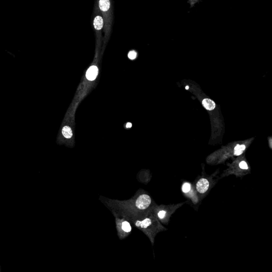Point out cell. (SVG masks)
Listing matches in <instances>:
<instances>
[{"instance_id": "obj_7", "label": "cell", "mask_w": 272, "mask_h": 272, "mask_svg": "<svg viewBox=\"0 0 272 272\" xmlns=\"http://www.w3.org/2000/svg\"><path fill=\"white\" fill-rule=\"evenodd\" d=\"M152 224L151 220L149 218H146L143 221H137L136 226H140L142 228H147L148 226H151Z\"/></svg>"}, {"instance_id": "obj_10", "label": "cell", "mask_w": 272, "mask_h": 272, "mask_svg": "<svg viewBox=\"0 0 272 272\" xmlns=\"http://www.w3.org/2000/svg\"><path fill=\"white\" fill-rule=\"evenodd\" d=\"M122 228L123 230V231H125V232H129L131 230V226L127 222H123L122 225Z\"/></svg>"}, {"instance_id": "obj_4", "label": "cell", "mask_w": 272, "mask_h": 272, "mask_svg": "<svg viewBox=\"0 0 272 272\" xmlns=\"http://www.w3.org/2000/svg\"><path fill=\"white\" fill-rule=\"evenodd\" d=\"M210 186V183L205 178L200 179L197 183L196 189L199 193L204 194L208 190Z\"/></svg>"}, {"instance_id": "obj_16", "label": "cell", "mask_w": 272, "mask_h": 272, "mask_svg": "<svg viewBox=\"0 0 272 272\" xmlns=\"http://www.w3.org/2000/svg\"><path fill=\"white\" fill-rule=\"evenodd\" d=\"M132 126V124L131 123H128L127 125H126V127L127 128H131Z\"/></svg>"}, {"instance_id": "obj_2", "label": "cell", "mask_w": 272, "mask_h": 272, "mask_svg": "<svg viewBox=\"0 0 272 272\" xmlns=\"http://www.w3.org/2000/svg\"><path fill=\"white\" fill-rule=\"evenodd\" d=\"M93 19V27L96 32V36H102V31L104 26V21L101 12L98 7L95 9Z\"/></svg>"}, {"instance_id": "obj_15", "label": "cell", "mask_w": 272, "mask_h": 272, "mask_svg": "<svg viewBox=\"0 0 272 272\" xmlns=\"http://www.w3.org/2000/svg\"><path fill=\"white\" fill-rule=\"evenodd\" d=\"M199 0H189V2L190 3L191 7H192Z\"/></svg>"}, {"instance_id": "obj_3", "label": "cell", "mask_w": 272, "mask_h": 272, "mask_svg": "<svg viewBox=\"0 0 272 272\" xmlns=\"http://www.w3.org/2000/svg\"><path fill=\"white\" fill-rule=\"evenodd\" d=\"M151 203V197L147 194H143L140 196L137 199L136 205L139 210H145L149 206Z\"/></svg>"}, {"instance_id": "obj_14", "label": "cell", "mask_w": 272, "mask_h": 272, "mask_svg": "<svg viewBox=\"0 0 272 272\" xmlns=\"http://www.w3.org/2000/svg\"><path fill=\"white\" fill-rule=\"evenodd\" d=\"M165 215H166V212L164 210H161L159 213L158 216L160 218H163L165 216Z\"/></svg>"}, {"instance_id": "obj_1", "label": "cell", "mask_w": 272, "mask_h": 272, "mask_svg": "<svg viewBox=\"0 0 272 272\" xmlns=\"http://www.w3.org/2000/svg\"><path fill=\"white\" fill-rule=\"evenodd\" d=\"M98 7L104 19L105 37H109L112 21L111 0H98Z\"/></svg>"}, {"instance_id": "obj_9", "label": "cell", "mask_w": 272, "mask_h": 272, "mask_svg": "<svg viewBox=\"0 0 272 272\" xmlns=\"http://www.w3.org/2000/svg\"><path fill=\"white\" fill-rule=\"evenodd\" d=\"M245 146L243 145H238L236 146V147L234 148V154L235 155L239 156L242 154L243 151L245 150Z\"/></svg>"}, {"instance_id": "obj_13", "label": "cell", "mask_w": 272, "mask_h": 272, "mask_svg": "<svg viewBox=\"0 0 272 272\" xmlns=\"http://www.w3.org/2000/svg\"><path fill=\"white\" fill-rule=\"evenodd\" d=\"M239 167L242 169H244V170H247L248 169V165L245 161H242L241 162H240V163L239 164Z\"/></svg>"}, {"instance_id": "obj_8", "label": "cell", "mask_w": 272, "mask_h": 272, "mask_svg": "<svg viewBox=\"0 0 272 272\" xmlns=\"http://www.w3.org/2000/svg\"><path fill=\"white\" fill-rule=\"evenodd\" d=\"M63 135L67 139L71 138L72 136V130L69 126H65L62 129Z\"/></svg>"}, {"instance_id": "obj_17", "label": "cell", "mask_w": 272, "mask_h": 272, "mask_svg": "<svg viewBox=\"0 0 272 272\" xmlns=\"http://www.w3.org/2000/svg\"><path fill=\"white\" fill-rule=\"evenodd\" d=\"M186 89H187V90H188V88H189V87H188V86H187V87H186Z\"/></svg>"}, {"instance_id": "obj_12", "label": "cell", "mask_w": 272, "mask_h": 272, "mask_svg": "<svg viewBox=\"0 0 272 272\" xmlns=\"http://www.w3.org/2000/svg\"><path fill=\"white\" fill-rule=\"evenodd\" d=\"M137 56V53L135 51H130L128 54V58L131 60H133Z\"/></svg>"}, {"instance_id": "obj_11", "label": "cell", "mask_w": 272, "mask_h": 272, "mask_svg": "<svg viewBox=\"0 0 272 272\" xmlns=\"http://www.w3.org/2000/svg\"><path fill=\"white\" fill-rule=\"evenodd\" d=\"M191 189V184L189 183H184L183 184L182 187V190L183 192L184 193H187L189 192Z\"/></svg>"}, {"instance_id": "obj_5", "label": "cell", "mask_w": 272, "mask_h": 272, "mask_svg": "<svg viewBox=\"0 0 272 272\" xmlns=\"http://www.w3.org/2000/svg\"><path fill=\"white\" fill-rule=\"evenodd\" d=\"M98 74V68L96 66H91L87 70L86 74V77L90 80H94L96 79Z\"/></svg>"}, {"instance_id": "obj_6", "label": "cell", "mask_w": 272, "mask_h": 272, "mask_svg": "<svg viewBox=\"0 0 272 272\" xmlns=\"http://www.w3.org/2000/svg\"><path fill=\"white\" fill-rule=\"evenodd\" d=\"M202 103L204 107L207 110L212 111L215 108V102L208 98L204 99L202 101Z\"/></svg>"}]
</instances>
